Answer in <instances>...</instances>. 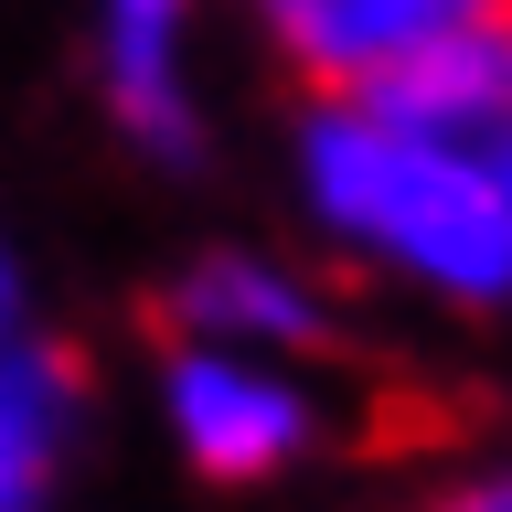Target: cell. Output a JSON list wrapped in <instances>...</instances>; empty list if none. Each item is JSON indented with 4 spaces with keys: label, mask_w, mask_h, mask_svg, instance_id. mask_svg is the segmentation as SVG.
<instances>
[{
    "label": "cell",
    "mask_w": 512,
    "mask_h": 512,
    "mask_svg": "<svg viewBox=\"0 0 512 512\" xmlns=\"http://www.w3.org/2000/svg\"><path fill=\"white\" fill-rule=\"evenodd\" d=\"M288 182L331 256L448 310H512V192L491 160L416 139L352 96H310Z\"/></svg>",
    "instance_id": "1"
},
{
    "label": "cell",
    "mask_w": 512,
    "mask_h": 512,
    "mask_svg": "<svg viewBox=\"0 0 512 512\" xmlns=\"http://www.w3.org/2000/svg\"><path fill=\"white\" fill-rule=\"evenodd\" d=\"M160 438L182 448V470L246 491V480H278L320 448V384L299 363L171 342L160 352Z\"/></svg>",
    "instance_id": "2"
},
{
    "label": "cell",
    "mask_w": 512,
    "mask_h": 512,
    "mask_svg": "<svg viewBox=\"0 0 512 512\" xmlns=\"http://www.w3.org/2000/svg\"><path fill=\"white\" fill-rule=\"evenodd\" d=\"M192 22L203 0H86V54H96V96L139 160L182 171L203 150V86H192Z\"/></svg>",
    "instance_id": "3"
},
{
    "label": "cell",
    "mask_w": 512,
    "mask_h": 512,
    "mask_svg": "<svg viewBox=\"0 0 512 512\" xmlns=\"http://www.w3.org/2000/svg\"><path fill=\"white\" fill-rule=\"evenodd\" d=\"M246 11L320 96H374L384 75H406L416 54L502 22L512 0H246Z\"/></svg>",
    "instance_id": "4"
},
{
    "label": "cell",
    "mask_w": 512,
    "mask_h": 512,
    "mask_svg": "<svg viewBox=\"0 0 512 512\" xmlns=\"http://www.w3.org/2000/svg\"><path fill=\"white\" fill-rule=\"evenodd\" d=\"M320 331H331V299H320V278L288 267L278 246H203L182 278H171V342L299 363Z\"/></svg>",
    "instance_id": "5"
},
{
    "label": "cell",
    "mask_w": 512,
    "mask_h": 512,
    "mask_svg": "<svg viewBox=\"0 0 512 512\" xmlns=\"http://www.w3.org/2000/svg\"><path fill=\"white\" fill-rule=\"evenodd\" d=\"M352 107H374V118L416 128V139H448V150H470V160L502 171L512 160V11L459 32V43H438V54H416L406 75H384Z\"/></svg>",
    "instance_id": "6"
},
{
    "label": "cell",
    "mask_w": 512,
    "mask_h": 512,
    "mask_svg": "<svg viewBox=\"0 0 512 512\" xmlns=\"http://www.w3.org/2000/svg\"><path fill=\"white\" fill-rule=\"evenodd\" d=\"M86 427V374L75 352L11 331L0 342V512H43L54 502V470Z\"/></svg>",
    "instance_id": "7"
},
{
    "label": "cell",
    "mask_w": 512,
    "mask_h": 512,
    "mask_svg": "<svg viewBox=\"0 0 512 512\" xmlns=\"http://www.w3.org/2000/svg\"><path fill=\"white\" fill-rule=\"evenodd\" d=\"M416 512H512V459H502V470H470V480H448V491H427Z\"/></svg>",
    "instance_id": "8"
},
{
    "label": "cell",
    "mask_w": 512,
    "mask_h": 512,
    "mask_svg": "<svg viewBox=\"0 0 512 512\" xmlns=\"http://www.w3.org/2000/svg\"><path fill=\"white\" fill-rule=\"evenodd\" d=\"M11 331H22V256L0 246V342H11Z\"/></svg>",
    "instance_id": "9"
},
{
    "label": "cell",
    "mask_w": 512,
    "mask_h": 512,
    "mask_svg": "<svg viewBox=\"0 0 512 512\" xmlns=\"http://www.w3.org/2000/svg\"><path fill=\"white\" fill-rule=\"evenodd\" d=\"M502 192H512V160H502Z\"/></svg>",
    "instance_id": "10"
}]
</instances>
